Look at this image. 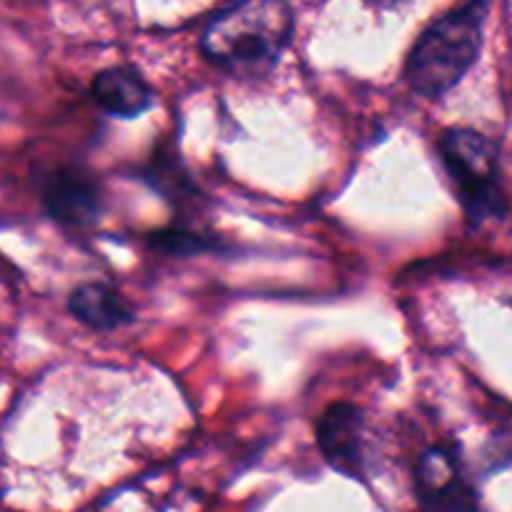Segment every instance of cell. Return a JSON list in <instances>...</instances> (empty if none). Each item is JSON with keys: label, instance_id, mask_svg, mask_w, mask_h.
Segmentation results:
<instances>
[{"label": "cell", "instance_id": "cell-1", "mask_svg": "<svg viewBox=\"0 0 512 512\" xmlns=\"http://www.w3.org/2000/svg\"><path fill=\"white\" fill-rule=\"evenodd\" d=\"M292 31L287 0H236L211 18L201 51L234 76H264L279 63Z\"/></svg>", "mask_w": 512, "mask_h": 512}, {"label": "cell", "instance_id": "cell-2", "mask_svg": "<svg viewBox=\"0 0 512 512\" xmlns=\"http://www.w3.org/2000/svg\"><path fill=\"white\" fill-rule=\"evenodd\" d=\"M487 6L470 0L467 6L432 23L407 56L405 76L412 91L425 98H440L465 78L482 48Z\"/></svg>", "mask_w": 512, "mask_h": 512}, {"label": "cell", "instance_id": "cell-3", "mask_svg": "<svg viewBox=\"0 0 512 512\" xmlns=\"http://www.w3.org/2000/svg\"><path fill=\"white\" fill-rule=\"evenodd\" d=\"M440 154L467 216L485 221L500 214L502 191L497 146L472 128H450L440 139Z\"/></svg>", "mask_w": 512, "mask_h": 512}, {"label": "cell", "instance_id": "cell-4", "mask_svg": "<svg viewBox=\"0 0 512 512\" xmlns=\"http://www.w3.org/2000/svg\"><path fill=\"white\" fill-rule=\"evenodd\" d=\"M417 500L422 512H480L477 495L465 480L455 452L427 447L415 467Z\"/></svg>", "mask_w": 512, "mask_h": 512}, {"label": "cell", "instance_id": "cell-5", "mask_svg": "<svg viewBox=\"0 0 512 512\" xmlns=\"http://www.w3.org/2000/svg\"><path fill=\"white\" fill-rule=\"evenodd\" d=\"M317 442L334 470L362 480L367 467V452H364L367 432H364V415L357 405L352 402L329 405L317 422Z\"/></svg>", "mask_w": 512, "mask_h": 512}, {"label": "cell", "instance_id": "cell-6", "mask_svg": "<svg viewBox=\"0 0 512 512\" xmlns=\"http://www.w3.org/2000/svg\"><path fill=\"white\" fill-rule=\"evenodd\" d=\"M43 204L51 219L66 226L96 224L103 209V194L98 181L81 169H61L48 179Z\"/></svg>", "mask_w": 512, "mask_h": 512}, {"label": "cell", "instance_id": "cell-7", "mask_svg": "<svg viewBox=\"0 0 512 512\" xmlns=\"http://www.w3.org/2000/svg\"><path fill=\"white\" fill-rule=\"evenodd\" d=\"M98 106L118 118H136L151 108V88L136 68L113 66L98 73L91 83Z\"/></svg>", "mask_w": 512, "mask_h": 512}, {"label": "cell", "instance_id": "cell-8", "mask_svg": "<svg viewBox=\"0 0 512 512\" xmlns=\"http://www.w3.org/2000/svg\"><path fill=\"white\" fill-rule=\"evenodd\" d=\"M68 309L78 322L98 332H111V329L134 322V312L123 302L121 294L101 282L81 284L68 299Z\"/></svg>", "mask_w": 512, "mask_h": 512}, {"label": "cell", "instance_id": "cell-9", "mask_svg": "<svg viewBox=\"0 0 512 512\" xmlns=\"http://www.w3.org/2000/svg\"><path fill=\"white\" fill-rule=\"evenodd\" d=\"M151 244L156 246L164 254H174V256H189V254H201V251L214 249V241L206 239V236L196 234V231H186V229H161L151 234Z\"/></svg>", "mask_w": 512, "mask_h": 512}, {"label": "cell", "instance_id": "cell-10", "mask_svg": "<svg viewBox=\"0 0 512 512\" xmlns=\"http://www.w3.org/2000/svg\"><path fill=\"white\" fill-rule=\"evenodd\" d=\"M369 6H377V8H397L402 6L405 0H367Z\"/></svg>", "mask_w": 512, "mask_h": 512}]
</instances>
